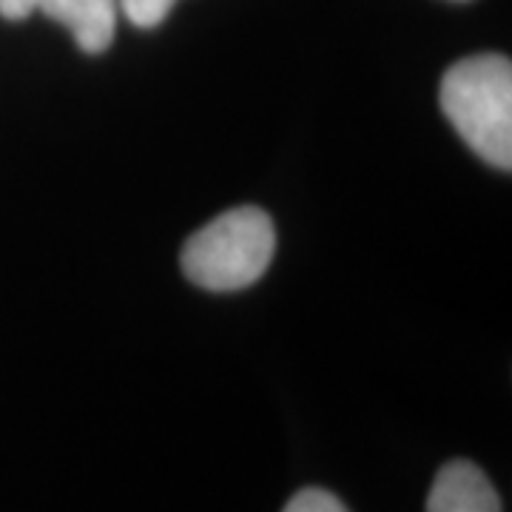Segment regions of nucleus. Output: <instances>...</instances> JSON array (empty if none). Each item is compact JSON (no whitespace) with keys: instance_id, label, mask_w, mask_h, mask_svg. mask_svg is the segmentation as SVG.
<instances>
[{"instance_id":"f257e3e1","label":"nucleus","mask_w":512,"mask_h":512,"mask_svg":"<svg viewBox=\"0 0 512 512\" xmlns=\"http://www.w3.org/2000/svg\"><path fill=\"white\" fill-rule=\"evenodd\" d=\"M441 111L464 143L495 168L512 165V66L504 55H473L441 80Z\"/></svg>"},{"instance_id":"f03ea898","label":"nucleus","mask_w":512,"mask_h":512,"mask_svg":"<svg viewBox=\"0 0 512 512\" xmlns=\"http://www.w3.org/2000/svg\"><path fill=\"white\" fill-rule=\"evenodd\" d=\"M276 251L271 217L256 205H239L211 220L185 242V276L205 291H239L268 271Z\"/></svg>"},{"instance_id":"7ed1b4c3","label":"nucleus","mask_w":512,"mask_h":512,"mask_svg":"<svg viewBox=\"0 0 512 512\" xmlns=\"http://www.w3.org/2000/svg\"><path fill=\"white\" fill-rule=\"evenodd\" d=\"M427 512H501V498L473 461H450L430 487Z\"/></svg>"},{"instance_id":"20e7f679","label":"nucleus","mask_w":512,"mask_h":512,"mask_svg":"<svg viewBox=\"0 0 512 512\" xmlns=\"http://www.w3.org/2000/svg\"><path fill=\"white\" fill-rule=\"evenodd\" d=\"M37 9L66 26L89 55L106 52L117 32V0H40Z\"/></svg>"},{"instance_id":"39448f33","label":"nucleus","mask_w":512,"mask_h":512,"mask_svg":"<svg viewBox=\"0 0 512 512\" xmlns=\"http://www.w3.org/2000/svg\"><path fill=\"white\" fill-rule=\"evenodd\" d=\"M174 3L177 0H117V9H123V15L134 26L154 29V26H160L168 18V12L174 9Z\"/></svg>"},{"instance_id":"423d86ee","label":"nucleus","mask_w":512,"mask_h":512,"mask_svg":"<svg viewBox=\"0 0 512 512\" xmlns=\"http://www.w3.org/2000/svg\"><path fill=\"white\" fill-rule=\"evenodd\" d=\"M282 512H348V507L328 490L308 487V490H299L293 495Z\"/></svg>"},{"instance_id":"0eeeda50","label":"nucleus","mask_w":512,"mask_h":512,"mask_svg":"<svg viewBox=\"0 0 512 512\" xmlns=\"http://www.w3.org/2000/svg\"><path fill=\"white\" fill-rule=\"evenodd\" d=\"M40 0H0V18L6 20H23L32 12H37Z\"/></svg>"}]
</instances>
